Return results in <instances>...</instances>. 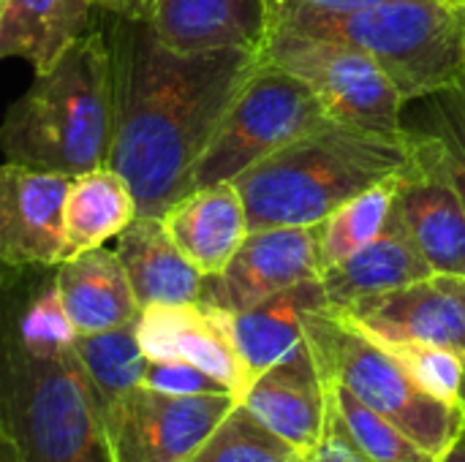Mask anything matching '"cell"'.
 Listing matches in <instances>:
<instances>
[{
	"instance_id": "cell-14",
	"label": "cell",
	"mask_w": 465,
	"mask_h": 462,
	"mask_svg": "<svg viewBox=\"0 0 465 462\" xmlns=\"http://www.w3.org/2000/svg\"><path fill=\"white\" fill-rule=\"evenodd\" d=\"M104 11L142 19L180 52H262L270 27V0H114Z\"/></svg>"
},
{
	"instance_id": "cell-8",
	"label": "cell",
	"mask_w": 465,
	"mask_h": 462,
	"mask_svg": "<svg viewBox=\"0 0 465 462\" xmlns=\"http://www.w3.org/2000/svg\"><path fill=\"white\" fill-rule=\"evenodd\" d=\"M262 57L311 84L335 123L384 136L406 133V101L401 90L360 46L283 22H270Z\"/></svg>"
},
{
	"instance_id": "cell-29",
	"label": "cell",
	"mask_w": 465,
	"mask_h": 462,
	"mask_svg": "<svg viewBox=\"0 0 465 462\" xmlns=\"http://www.w3.org/2000/svg\"><path fill=\"white\" fill-rule=\"evenodd\" d=\"M409 106L417 112L411 120L403 117V125L420 128L441 142L450 172L465 202V76L444 90L411 101Z\"/></svg>"
},
{
	"instance_id": "cell-30",
	"label": "cell",
	"mask_w": 465,
	"mask_h": 462,
	"mask_svg": "<svg viewBox=\"0 0 465 462\" xmlns=\"http://www.w3.org/2000/svg\"><path fill=\"white\" fill-rule=\"evenodd\" d=\"M76 340L79 329L74 327L54 283L38 291L16 321V343L33 354H57L74 349Z\"/></svg>"
},
{
	"instance_id": "cell-9",
	"label": "cell",
	"mask_w": 465,
	"mask_h": 462,
	"mask_svg": "<svg viewBox=\"0 0 465 462\" xmlns=\"http://www.w3.org/2000/svg\"><path fill=\"white\" fill-rule=\"evenodd\" d=\"M234 406L232 392L177 398L139 384L101 414L109 462H191Z\"/></svg>"
},
{
	"instance_id": "cell-25",
	"label": "cell",
	"mask_w": 465,
	"mask_h": 462,
	"mask_svg": "<svg viewBox=\"0 0 465 462\" xmlns=\"http://www.w3.org/2000/svg\"><path fill=\"white\" fill-rule=\"evenodd\" d=\"M395 204V177L362 191L319 223L322 272L371 245L390 223Z\"/></svg>"
},
{
	"instance_id": "cell-24",
	"label": "cell",
	"mask_w": 465,
	"mask_h": 462,
	"mask_svg": "<svg viewBox=\"0 0 465 462\" xmlns=\"http://www.w3.org/2000/svg\"><path fill=\"white\" fill-rule=\"evenodd\" d=\"M136 321L98 335H79L74 346L95 389L98 414L114 408L144 378L147 357L139 346Z\"/></svg>"
},
{
	"instance_id": "cell-22",
	"label": "cell",
	"mask_w": 465,
	"mask_h": 462,
	"mask_svg": "<svg viewBox=\"0 0 465 462\" xmlns=\"http://www.w3.org/2000/svg\"><path fill=\"white\" fill-rule=\"evenodd\" d=\"M93 0H0V54L49 71L84 33Z\"/></svg>"
},
{
	"instance_id": "cell-7",
	"label": "cell",
	"mask_w": 465,
	"mask_h": 462,
	"mask_svg": "<svg viewBox=\"0 0 465 462\" xmlns=\"http://www.w3.org/2000/svg\"><path fill=\"white\" fill-rule=\"evenodd\" d=\"M332 123L322 98L300 76L267 63L245 82L193 172V191L234 182L294 139Z\"/></svg>"
},
{
	"instance_id": "cell-6",
	"label": "cell",
	"mask_w": 465,
	"mask_h": 462,
	"mask_svg": "<svg viewBox=\"0 0 465 462\" xmlns=\"http://www.w3.org/2000/svg\"><path fill=\"white\" fill-rule=\"evenodd\" d=\"M305 338L324 381L346 387L433 457L441 460L465 433V406H447L422 392L379 343L332 313L330 305L305 316Z\"/></svg>"
},
{
	"instance_id": "cell-35",
	"label": "cell",
	"mask_w": 465,
	"mask_h": 462,
	"mask_svg": "<svg viewBox=\"0 0 465 462\" xmlns=\"http://www.w3.org/2000/svg\"><path fill=\"white\" fill-rule=\"evenodd\" d=\"M93 3H95V5H101V8H109V5H112L114 0H93Z\"/></svg>"
},
{
	"instance_id": "cell-37",
	"label": "cell",
	"mask_w": 465,
	"mask_h": 462,
	"mask_svg": "<svg viewBox=\"0 0 465 462\" xmlns=\"http://www.w3.org/2000/svg\"><path fill=\"white\" fill-rule=\"evenodd\" d=\"M458 3H465V0H458Z\"/></svg>"
},
{
	"instance_id": "cell-23",
	"label": "cell",
	"mask_w": 465,
	"mask_h": 462,
	"mask_svg": "<svg viewBox=\"0 0 465 462\" xmlns=\"http://www.w3.org/2000/svg\"><path fill=\"white\" fill-rule=\"evenodd\" d=\"M139 218V204L125 177L112 166L71 177L65 196V253L63 261L104 248Z\"/></svg>"
},
{
	"instance_id": "cell-33",
	"label": "cell",
	"mask_w": 465,
	"mask_h": 462,
	"mask_svg": "<svg viewBox=\"0 0 465 462\" xmlns=\"http://www.w3.org/2000/svg\"><path fill=\"white\" fill-rule=\"evenodd\" d=\"M381 0H270V8H311V11H351Z\"/></svg>"
},
{
	"instance_id": "cell-12",
	"label": "cell",
	"mask_w": 465,
	"mask_h": 462,
	"mask_svg": "<svg viewBox=\"0 0 465 462\" xmlns=\"http://www.w3.org/2000/svg\"><path fill=\"white\" fill-rule=\"evenodd\" d=\"M371 340H414L465 357V278L436 272L395 291L330 308Z\"/></svg>"
},
{
	"instance_id": "cell-13",
	"label": "cell",
	"mask_w": 465,
	"mask_h": 462,
	"mask_svg": "<svg viewBox=\"0 0 465 462\" xmlns=\"http://www.w3.org/2000/svg\"><path fill=\"white\" fill-rule=\"evenodd\" d=\"M71 174L5 161L0 172V259L11 270L60 267Z\"/></svg>"
},
{
	"instance_id": "cell-20",
	"label": "cell",
	"mask_w": 465,
	"mask_h": 462,
	"mask_svg": "<svg viewBox=\"0 0 465 462\" xmlns=\"http://www.w3.org/2000/svg\"><path fill=\"white\" fill-rule=\"evenodd\" d=\"M54 286L79 335L125 327L142 313L117 251H109L106 245L63 261Z\"/></svg>"
},
{
	"instance_id": "cell-1",
	"label": "cell",
	"mask_w": 465,
	"mask_h": 462,
	"mask_svg": "<svg viewBox=\"0 0 465 462\" xmlns=\"http://www.w3.org/2000/svg\"><path fill=\"white\" fill-rule=\"evenodd\" d=\"M114 93L109 166L131 185L139 218L163 212L193 191V172L226 109L262 65L253 49L180 52L142 19L109 11Z\"/></svg>"
},
{
	"instance_id": "cell-18",
	"label": "cell",
	"mask_w": 465,
	"mask_h": 462,
	"mask_svg": "<svg viewBox=\"0 0 465 462\" xmlns=\"http://www.w3.org/2000/svg\"><path fill=\"white\" fill-rule=\"evenodd\" d=\"M327 294L322 280L300 283L262 305H253L240 313H229V329L242 362L245 395L251 387L286 357H292L305 343V316L313 308H324Z\"/></svg>"
},
{
	"instance_id": "cell-38",
	"label": "cell",
	"mask_w": 465,
	"mask_h": 462,
	"mask_svg": "<svg viewBox=\"0 0 465 462\" xmlns=\"http://www.w3.org/2000/svg\"><path fill=\"white\" fill-rule=\"evenodd\" d=\"M463 5H465V3H463Z\"/></svg>"
},
{
	"instance_id": "cell-31",
	"label": "cell",
	"mask_w": 465,
	"mask_h": 462,
	"mask_svg": "<svg viewBox=\"0 0 465 462\" xmlns=\"http://www.w3.org/2000/svg\"><path fill=\"white\" fill-rule=\"evenodd\" d=\"M142 384L155 392L177 395V398L229 392L221 381H215L213 376H207L204 370H199L188 362H147Z\"/></svg>"
},
{
	"instance_id": "cell-26",
	"label": "cell",
	"mask_w": 465,
	"mask_h": 462,
	"mask_svg": "<svg viewBox=\"0 0 465 462\" xmlns=\"http://www.w3.org/2000/svg\"><path fill=\"white\" fill-rule=\"evenodd\" d=\"M327 389L349 436L373 462H441L338 381H327Z\"/></svg>"
},
{
	"instance_id": "cell-32",
	"label": "cell",
	"mask_w": 465,
	"mask_h": 462,
	"mask_svg": "<svg viewBox=\"0 0 465 462\" xmlns=\"http://www.w3.org/2000/svg\"><path fill=\"white\" fill-rule=\"evenodd\" d=\"M332 403V400H330ZM308 462H373L357 444L354 438L349 436L341 414L335 411L332 406V414H330V425H327V433L322 438V444L308 455Z\"/></svg>"
},
{
	"instance_id": "cell-34",
	"label": "cell",
	"mask_w": 465,
	"mask_h": 462,
	"mask_svg": "<svg viewBox=\"0 0 465 462\" xmlns=\"http://www.w3.org/2000/svg\"><path fill=\"white\" fill-rule=\"evenodd\" d=\"M441 462H465V433L458 438V444L441 457Z\"/></svg>"
},
{
	"instance_id": "cell-15",
	"label": "cell",
	"mask_w": 465,
	"mask_h": 462,
	"mask_svg": "<svg viewBox=\"0 0 465 462\" xmlns=\"http://www.w3.org/2000/svg\"><path fill=\"white\" fill-rule=\"evenodd\" d=\"M136 335L147 362H188L242 403L245 376L226 310L204 302L150 305L139 313Z\"/></svg>"
},
{
	"instance_id": "cell-19",
	"label": "cell",
	"mask_w": 465,
	"mask_h": 462,
	"mask_svg": "<svg viewBox=\"0 0 465 462\" xmlns=\"http://www.w3.org/2000/svg\"><path fill=\"white\" fill-rule=\"evenodd\" d=\"M117 256L128 272L139 308L199 302L207 275L172 240L163 218H136L117 237Z\"/></svg>"
},
{
	"instance_id": "cell-16",
	"label": "cell",
	"mask_w": 465,
	"mask_h": 462,
	"mask_svg": "<svg viewBox=\"0 0 465 462\" xmlns=\"http://www.w3.org/2000/svg\"><path fill=\"white\" fill-rule=\"evenodd\" d=\"M242 406L275 436L311 455L330 425L332 403L316 357L305 343L281 365L267 370L245 395Z\"/></svg>"
},
{
	"instance_id": "cell-10",
	"label": "cell",
	"mask_w": 465,
	"mask_h": 462,
	"mask_svg": "<svg viewBox=\"0 0 465 462\" xmlns=\"http://www.w3.org/2000/svg\"><path fill=\"white\" fill-rule=\"evenodd\" d=\"M409 161L395 174L392 215L436 272L465 278V202L436 136L403 125Z\"/></svg>"
},
{
	"instance_id": "cell-36",
	"label": "cell",
	"mask_w": 465,
	"mask_h": 462,
	"mask_svg": "<svg viewBox=\"0 0 465 462\" xmlns=\"http://www.w3.org/2000/svg\"><path fill=\"white\" fill-rule=\"evenodd\" d=\"M463 403H465V384H463Z\"/></svg>"
},
{
	"instance_id": "cell-17",
	"label": "cell",
	"mask_w": 465,
	"mask_h": 462,
	"mask_svg": "<svg viewBox=\"0 0 465 462\" xmlns=\"http://www.w3.org/2000/svg\"><path fill=\"white\" fill-rule=\"evenodd\" d=\"M177 248L202 275H221L245 237L248 210L237 182H215L185 193L163 212Z\"/></svg>"
},
{
	"instance_id": "cell-5",
	"label": "cell",
	"mask_w": 465,
	"mask_h": 462,
	"mask_svg": "<svg viewBox=\"0 0 465 462\" xmlns=\"http://www.w3.org/2000/svg\"><path fill=\"white\" fill-rule=\"evenodd\" d=\"M3 462H109L90 376L76 354L5 351Z\"/></svg>"
},
{
	"instance_id": "cell-4",
	"label": "cell",
	"mask_w": 465,
	"mask_h": 462,
	"mask_svg": "<svg viewBox=\"0 0 465 462\" xmlns=\"http://www.w3.org/2000/svg\"><path fill=\"white\" fill-rule=\"evenodd\" d=\"M270 22L360 46L406 103L465 76V5L458 0H381L351 11L270 8Z\"/></svg>"
},
{
	"instance_id": "cell-2",
	"label": "cell",
	"mask_w": 465,
	"mask_h": 462,
	"mask_svg": "<svg viewBox=\"0 0 465 462\" xmlns=\"http://www.w3.org/2000/svg\"><path fill=\"white\" fill-rule=\"evenodd\" d=\"M409 161V136H384L327 123L237 177L248 229L319 226L341 204L395 177Z\"/></svg>"
},
{
	"instance_id": "cell-21",
	"label": "cell",
	"mask_w": 465,
	"mask_h": 462,
	"mask_svg": "<svg viewBox=\"0 0 465 462\" xmlns=\"http://www.w3.org/2000/svg\"><path fill=\"white\" fill-rule=\"evenodd\" d=\"M430 275H436V270L425 261L395 215H390L387 229L371 245L322 272V286L330 308H349Z\"/></svg>"
},
{
	"instance_id": "cell-3",
	"label": "cell",
	"mask_w": 465,
	"mask_h": 462,
	"mask_svg": "<svg viewBox=\"0 0 465 462\" xmlns=\"http://www.w3.org/2000/svg\"><path fill=\"white\" fill-rule=\"evenodd\" d=\"M5 161L84 174L109 166L114 142L112 60L101 27L87 30L8 109L3 131Z\"/></svg>"
},
{
	"instance_id": "cell-28",
	"label": "cell",
	"mask_w": 465,
	"mask_h": 462,
	"mask_svg": "<svg viewBox=\"0 0 465 462\" xmlns=\"http://www.w3.org/2000/svg\"><path fill=\"white\" fill-rule=\"evenodd\" d=\"M373 343H379L422 392H428L430 398L447 406H465V357L460 351L430 346V343H414V340H373Z\"/></svg>"
},
{
	"instance_id": "cell-11",
	"label": "cell",
	"mask_w": 465,
	"mask_h": 462,
	"mask_svg": "<svg viewBox=\"0 0 465 462\" xmlns=\"http://www.w3.org/2000/svg\"><path fill=\"white\" fill-rule=\"evenodd\" d=\"M308 280H322L319 226H272L245 237L229 267L204 280L199 302L240 313Z\"/></svg>"
},
{
	"instance_id": "cell-27",
	"label": "cell",
	"mask_w": 465,
	"mask_h": 462,
	"mask_svg": "<svg viewBox=\"0 0 465 462\" xmlns=\"http://www.w3.org/2000/svg\"><path fill=\"white\" fill-rule=\"evenodd\" d=\"M191 462H308V455L264 428L240 403Z\"/></svg>"
}]
</instances>
